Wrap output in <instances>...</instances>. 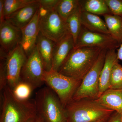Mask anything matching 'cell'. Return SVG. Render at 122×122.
<instances>
[{"label": "cell", "mask_w": 122, "mask_h": 122, "mask_svg": "<svg viewBox=\"0 0 122 122\" xmlns=\"http://www.w3.org/2000/svg\"><path fill=\"white\" fill-rule=\"evenodd\" d=\"M0 122H32L37 115L34 100H19L7 85L1 91Z\"/></svg>", "instance_id": "1"}, {"label": "cell", "mask_w": 122, "mask_h": 122, "mask_svg": "<svg viewBox=\"0 0 122 122\" xmlns=\"http://www.w3.org/2000/svg\"><path fill=\"white\" fill-rule=\"evenodd\" d=\"M102 50L96 47L74 48L58 72L81 81L94 65Z\"/></svg>", "instance_id": "2"}, {"label": "cell", "mask_w": 122, "mask_h": 122, "mask_svg": "<svg viewBox=\"0 0 122 122\" xmlns=\"http://www.w3.org/2000/svg\"><path fill=\"white\" fill-rule=\"evenodd\" d=\"M65 109L67 122H93L107 119L114 112L91 99L72 100Z\"/></svg>", "instance_id": "3"}, {"label": "cell", "mask_w": 122, "mask_h": 122, "mask_svg": "<svg viewBox=\"0 0 122 122\" xmlns=\"http://www.w3.org/2000/svg\"><path fill=\"white\" fill-rule=\"evenodd\" d=\"M34 101L37 115L44 122H67L65 107L50 87L40 89L36 93Z\"/></svg>", "instance_id": "4"}, {"label": "cell", "mask_w": 122, "mask_h": 122, "mask_svg": "<svg viewBox=\"0 0 122 122\" xmlns=\"http://www.w3.org/2000/svg\"><path fill=\"white\" fill-rule=\"evenodd\" d=\"M44 83L54 92L64 107L72 101L81 81L51 70L46 71Z\"/></svg>", "instance_id": "5"}, {"label": "cell", "mask_w": 122, "mask_h": 122, "mask_svg": "<svg viewBox=\"0 0 122 122\" xmlns=\"http://www.w3.org/2000/svg\"><path fill=\"white\" fill-rule=\"evenodd\" d=\"M107 51H102L94 65L82 80L72 100H95L98 98L99 78Z\"/></svg>", "instance_id": "6"}, {"label": "cell", "mask_w": 122, "mask_h": 122, "mask_svg": "<svg viewBox=\"0 0 122 122\" xmlns=\"http://www.w3.org/2000/svg\"><path fill=\"white\" fill-rule=\"evenodd\" d=\"M39 10V29L42 35L56 43L69 33L66 21L55 9H48L40 7Z\"/></svg>", "instance_id": "7"}, {"label": "cell", "mask_w": 122, "mask_h": 122, "mask_svg": "<svg viewBox=\"0 0 122 122\" xmlns=\"http://www.w3.org/2000/svg\"><path fill=\"white\" fill-rule=\"evenodd\" d=\"M46 71L43 61L36 46L32 53L27 57L22 67L20 81L28 83L33 90L35 89L44 83Z\"/></svg>", "instance_id": "8"}, {"label": "cell", "mask_w": 122, "mask_h": 122, "mask_svg": "<svg viewBox=\"0 0 122 122\" xmlns=\"http://www.w3.org/2000/svg\"><path fill=\"white\" fill-rule=\"evenodd\" d=\"M120 45L110 35L92 32L82 25L74 48L96 47L108 50H116Z\"/></svg>", "instance_id": "9"}, {"label": "cell", "mask_w": 122, "mask_h": 122, "mask_svg": "<svg viewBox=\"0 0 122 122\" xmlns=\"http://www.w3.org/2000/svg\"><path fill=\"white\" fill-rule=\"evenodd\" d=\"M27 57L20 45L7 55L5 61L7 85L12 89L20 81L21 72Z\"/></svg>", "instance_id": "10"}, {"label": "cell", "mask_w": 122, "mask_h": 122, "mask_svg": "<svg viewBox=\"0 0 122 122\" xmlns=\"http://www.w3.org/2000/svg\"><path fill=\"white\" fill-rule=\"evenodd\" d=\"M22 37L21 30L5 20L0 24V43L7 53L20 45Z\"/></svg>", "instance_id": "11"}, {"label": "cell", "mask_w": 122, "mask_h": 122, "mask_svg": "<svg viewBox=\"0 0 122 122\" xmlns=\"http://www.w3.org/2000/svg\"><path fill=\"white\" fill-rule=\"evenodd\" d=\"M39 9L29 23L21 29L22 37L20 45L27 57L32 53L35 49L38 36L40 32Z\"/></svg>", "instance_id": "12"}, {"label": "cell", "mask_w": 122, "mask_h": 122, "mask_svg": "<svg viewBox=\"0 0 122 122\" xmlns=\"http://www.w3.org/2000/svg\"><path fill=\"white\" fill-rule=\"evenodd\" d=\"M74 47V40L69 33L55 43L53 52L52 69L58 72Z\"/></svg>", "instance_id": "13"}, {"label": "cell", "mask_w": 122, "mask_h": 122, "mask_svg": "<svg viewBox=\"0 0 122 122\" xmlns=\"http://www.w3.org/2000/svg\"><path fill=\"white\" fill-rule=\"evenodd\" d=\"M39 8V2L37 0H35L31 4L11 14L5 20L21 29L32 20Z\"/></svg>", "instance_id": "14"}, {"label": "cell", "mask_w": 122, "mask_h": 122, "mask_svg": "<svg viewBox=\"0 0 122 122\" xmlns=\"http://www.w3.org/2000/svg\"><path fill=\"white\" fill-rule=\"evenodd\" d=\"M118 60L116 50L107 51L105 63L100 73L99 82L98 97L109 89L110 81L114 63Z\"/></svg>", "instance_id": "15"}, {"label": "cell", "mask_w": 122, "mask_h": 122, "mask_svg": "<svg viewBox=\"0 0 122 122\" xmlns=\"http://www.w3.org/2000/svg\"><path fill=\"white\" fill-rule=\"evenodd\" d=\"M94 100L103 107L122 115V89H108Z\"/></svg>", "instance_id": "16"}, {"label": "cell", "mask_w": 122, "mask_h": 122, "mask_svg": "<svg viewBox=\"0 0 122 122\" xmlns=\"http://www.w3.org/2000/svg\"><path fill=\"white\" fill-rule=\"evenodd\" d=\"M55 44V42L46 37L40 32L38 36L36 47L46 71L52 70L53 52Z\"/></svg>", "instance_id": "17"}, {"label": "cell", "mask_w": 122, "mask_h": 122, "mask_svg": "<svg viewBox=\"0 0 122 122\" xmlns=\"http://www.w3.org/2000/svg\"><path fill=\"white\" fill-rule=\"evenodd\" d=\"M81 16L82 26L88 30L110 35L105 20L98 15L81 11Z\"/></svg>", "instance_id": "18"}, {"label": "cell", "mask_w": 122, "mask_h": 122, "mask_svg": "<svg viewBox=\"0 0 122 122\" xmlns=\"http://www.w3.org/2000/svg\"><path fill=\"white\" fill-rule=\"evenodd\" d=\"M79 7L81 11L96 15L112 14L105 0H79Z\"/></svg>", "instance_id": "19"}, {"label": "cell", "mask_w": 122, "mask_h": 122, "mask_svg": "<svg viewBox=\"0 0 122 122\" xmlns=\"http://www.w3.org/2000/svg\"><path fill=\"white\" fill-rule=\"evenodd\" d=\"M103 16L110 35L121 44L122 43V17L113 14H107Z\"/></svg>", "instance_id": "20"}, {"label": "cell", "mask_w": 122, "mask_h": 122, "mask_svg": "<svg viewBox=\"0 0 122 122\" xmlns=\"http://www.w3.org/2000/svg\"><path fill=\"white\" fill-rule=\"evenodd\" d=\"M81 11L79 4L78 8L66 20L68 32L73 37L75 46L82 27L81 20Z\"/></svg>", "instance_id": "21"}, {"label": "cell", "mask_w": 122, "mask_h": 122, "mask_svg": "<svg viewBox=\"0 0 122 122\" xmlns=\"http://www.w3.org/2000/svg\"><path fill=\"white\" fill-rule=\"evenodd\" d=\"M78 0H59L55 8L57 13L64 20H66L79 6Z\"/></svg>", "instance_id": "22"}, {"label": "cell", "mask_w": 122, "mask_h": 122, "mask_svg": "<svg viewBox=\"0 0 122 122\" xmlns=\"http://www.w3.org/2000/svg\"><path fill=\"white\" fill-rule=\"evenodd\" d=\"M35 0H4L5 18Z\"/></svg>", "instance_id": "23"}, {"label": "cell", "mask_w": 122, "mask_h": 122, "mask_svg": "<svg viewBox=\"0 0 122 122\" xmlns=\"http://www.w3.org/2000/svg\"><path fill=\"white\" fill-rule=\"evenodd\" d=\"M109 89H122V66L117 60L114 63L110 81Z\"/></svg>", "instance_id": "24"}, {"label": "cell", "mask_w": 122, "mask_h": 122, "mask_svg": "<svg viewBox=\"0 0 122 122\" xmlns=\"http://www.w3.org/2000/svg\"><path fill=\"white\" fill-rule=\"evenodd\" d=\"M32 86L28 83L20 81L13 89L14 96L19 100H29L33 90Z\"/></svg>", "instance_id": "25"}, {"label": "cell", "mask_w": 122, "mask_h": 122, "mask_svg": "<svg viewBox=\"0 0 122 122\" xmlns=\"http://www.w3.org/2000/svg\"><path fill=\"white\" fill-rule=\"evenodd\" d=\"M112 14L122 16V0H105Z\"/></svg>", "instance_id": "26"}, {"label": "cell", "mask_w": 122, "mask_h": 122, "mask_svg": "<svg viewBox=\"0 0 122 122\" xmlns=\"http://www.w3.org/2000/svg\"><path fill=\"white\" fill-rule=\"evenodd\" d=\"M6 59V58H5ZM0 59V90L2 91L4 87L7 85V74L5 68V61L6 59Z\"/></svg>", "instance_id": "27"}, {"label": "cell", "mask_w": 122, "mask_h": 122, "mask_svg": "<svg viewBox=\"0 0 122 122\" xmlns=\"http://www.w3.org/2000/svg\"><path fill=\"white\" fill-rule=\"evenodd\" d=\"M40 7L44 8L51 9L55 8L59 0H37Z\"/></svg>", "instance_id": "28"}, {"label": "cell", "mask_w": 122, "mask_h": 122, "mask_svg": "<svg viewBox=\"0 0 122 122\" xmlns=\"http://www.w3.org/2000/svg\"><path fill=\"white\" fill-rule=\"evenodd\" d=\"M5 20L4 0H0V24Z\"/></svg>", "instance_id": "29"}, {"label": "cell", "mask_w": 122, "mask_h": 122, "mask_svg": "<svg viewBox=\"0 0 122 122\" xmlns=\"http://www.w3.org/2000/svg\"><path fill=\"white\" fill-rule=\"evenodd\" d=\"M122 115L119 113L116 112L109 118L107 122H121Z\"/></svg>", "instance_id": "30"}, {"label": "cell", "mask_w": 122, "mask_h": 122, "mask_svg": "<svg viewBox=\"0 0 122 122\" xmlns=\"http://www.w3.org/2000/svg\"><path fill=\"white\" fill-rule=\"evenodd\" d=\"M117 59L122 61V43L118 48L117 52Z\"/></svg>", "instance_id": "31"}, {"label": "cell", "mask_w": 122, "mask_h": 122, "mask_svg": "<svg viewBox=\"0 0 122 122\" xmlns=\"http://www.w3.org/2000/svg\"><path fill=\"white\" fill-rule=\"evenodd\" d=\"M32 122H44L41 117L37 115V117Z\"/></svg>", "instance_id": "32"}, {"label": "cell", "mask_w": 122, "mask_h": 122, "mask_svg": "<svg viewBox=\"0 0 122 122\" xmlns=\"http://www.w3.org/2000/svg\"><path fill=\"white\" fill-rule=\"evenodd\" d=\"M109 119V118L108 119H102V120H97V121L93 122H107V121H108Z\"/></svg>", "instance_id": "33"}, {"label": "cell", "mask_w": 122, "mask_h": 122, "mask_svg": "<svg viewBox=\"0 0 122 122\" xmlns=\"http://www.w3.org/2000/svg\"><path fill=\"white\" fill-rule=\"evenodd\" d=\"M121 122H122V117H121Z\"/></svg>", "instance_id": "34"}, {"label": "cell", "mask_w": 122, "mask_h": 122, "mask_svg": "<svg viewBox=\"0 0 122 122\" xmlns=\"http://www.w3.org/2000/svg\"></svg>", "instance_id": "35"}]
</instances>
